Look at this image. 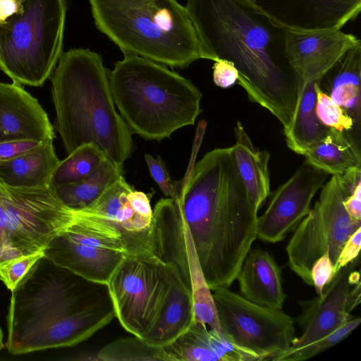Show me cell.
<instances>
[{
  "mask_svg": "<svg viewBox=\"0 0 361 361\" xmlns=\"http://www.w3.org/2000/svg\"><path fill=\"white\" fill-rule=\"evenodd\" d=\"M185 7L207 59L233 62L249 99L287 128L302 82L285 56L280 30L241 0H187Z\"/></svg>",
  "mask_w": 361,
  "mask_h": 361,
  "instance_id": "obj_1",
  "label": "cell"
},
{
  "mask_svg": "<svg viewBox=\"0 0 361 361\" xmlns=\"http://www.w3.org/2000/svg\"><path fill=\"white\" fill-rule=\"evenodd\" d=\"M176 187L209 289L229 288L257 238L258 217L231 147L206 153Z\"/></svg>",
  "mask_w": 361,
  "mask_h": 361,
  "instance_id": "obj_2",
  "label": "cell"
},
{
  "mask_svg": "<svg viewBox=\"0 0 361 361\" xmlns=\"http://www.w3.org/2000/svg\"><path fill=\"white\" fill-rule=\"evenodd\" d=\"M115 317L107 285L40 257L11 291L6 348L13 355L69 347Z\"/></svg>",
  "mask_w": 361,
  "mask_h": 361,
  "instance_id": "obj_3",
  "label": "cell"
},
{
  "mask_svg": "<svg viewBox=\"0 0 361 361\" xmlns=\"http://www.w3.org/2000/svg\"><path fill=\"white\" fill-rule=\"evenodd\" d=\"M108 71L88 49L62 53L52 75L56 130L67 154L85 144L97 146L123 166L131 153V131L116 111Z\"/></svg>",
  "mask_w": 361,
  "mask_h": 361,
  "instance_id": "obj_4",
  "label": "cell"
},
{
  "mask_svg": "<svg viewBox=\"0 0 361 361\" xmlns=\"http://www.w3.org/2000/svg\"><path fill=\"white\" fill-rule=\"evenodd\" d=\"M119 114L133 133L160 141L194 125L202 97L188 78L148 59L124 54L108 71Z\"/></svg>",
  "mask_w": 361,
  "mask_h": 361,
  "instance_id": "obj_5",
  "label": "cell"
},
{
  "mask_svg": "<svg viewBox=\"0 0 361 361\" xmlns=\"http://www.w3.org/2000/svg\"><path fill=\"white\" fill-rule=\"evenodd\" d=\"M97 27L123 54L173 68L207 59L185 6L176 0H89Z\"/></svg>",
  "mask_w": 361,
  "mask_h": 361,
  "instance_id": "obj_6",
  "label": "cell"
},
{
  "mask_svg": "<svg viewBox=\"0 0 361 361\" xmlns=\"http://www.w3.org/2000/svg\"><path fill=\"white\" fill-rule=\"evenodd\" d=\"M66 0H20L0 23V69L13 82L41 87L62 54Z\"/></svg>",
  "mask_w": 361,
  "mask_h": 361,
  "instance_id": "obj_7",
  "label": "cell"
},
{
  "mask_svg": "<svg viewBox=\"0 0 361 361\" xmlns=\"http://www.w3.org/2000/svg\"><path fill=\"white\" fill-rule=\"evenodd\" d=\"M48 186L22 188L0 180V264L44 252L50 240L75 220Z\"/></svg>",
  "mask_w": 361,
  "mask_h": 361,
  "instance_id": "obj_8",
  "label": "cell"
},
{
  "mask_svg": "<svg viewBox=\"0 0 361 361\" xmlns=\"http://www.w3.org/2000/svg\"><path fill=\"white\" fill-rule=\"evenodd\" d=\"M172 284L170 265L126 255L106 283L115 317L126 331L145 338L161 317Z\"/></svg>",
  "mask_w": 361,
  "mask_h": 361,
  "instance_id": "obj_9",
  "label": "cell"
},
{
  "mask_svg": "<svg viewBox=\"0 0 361 361\" xmlns=\"http://www.w3.org/2000/svg\"><path fill=\"white\" fill-rule=\"evenodd\" d=\"M318 200L300 222L286 247L290 269L309 286H313L311 269L314 262L329 251L334 265L350 235L361 221L347 213L345 194L338 176L323 185Z\"/></svg>",
  "mask_w": 361,
  "mask_h": 361,
  "instance_id": "obj_10",
  "label": "cell"
},
{
  "mask_svg": "<svg viewBox=\"0 0 361 361\" xmlns=\"http://www.w3.org/2000/svg\"><path fill=\"white\" fill-rule=\"evenodd\" d=\"M221 333L235 345L271 361L295 338L293 318L282 310L255 304L228 288L211 290Z\"/></svg>",
  "mask_w": 361,
  "mask_h": 361,
  "instance_id": "obj_11",
  "label": "cell"
},
{
  "mask_svg": "<svg viewBox=\"0 0 361 361\" xmlns=\"http://www.w3.org/2000/svg\"><path fill=\"white\" fill-rule=\"evenodd\" d=\"M155 256L170 265L192 291L195 319L221 332L211 290L177 196L161 199L152 221Z\"/></svg>",
  "mask_w": 361,
  "mask_h": 361,
  "instance_id": "obj_12",
  "label": "cell"
},
{
  "mask_svg": "<svg viewBox=\"0 0 361 361\" xmlns=\"http://www.w3.org/2000/svg\"><path fill=\"white\" fill-rule=\"evenodd\" d=\"M77 212L118 231L125 244L126 255L157 258L152 235L153 211L149 197L135 190L123 175L95 202Z\"/></svg>",
  "mask_w": 361,
  "mask_h": 361,
  "instance_id": "obj_13",
  "label": "cell"
},
{
  "mask_svg": "<svg viewBox=\"0 0 361 361\" xmlns=\"http://www.w3.org/2000/svg\"><path fill=\"white\" fill-rule=\"evenodd\" d=\"M264 18L280 30L285 56L302 85L320 80L348 49L361 44L341 29H305Z\"/></svg>",
  "mask_w": 361,
  "mask_h": 361,
  "instance_id": "obj_14",
  "label": "cell"
},
{
  "mask_svg": "<svg viewBox=\"0 0 361 361\" xmlns=\"http://www.w3.org/2000/svg\"><path fill=\"white\" fill-rule=\"evenodd\" d=\"M329 174L305 159L294 174L273 192L265 212L257 217V238L283 240L310 213L311 202Z\"/></svg>",
  "mask_w": 361,
  "mask_h": 361,
  "instance_id": "obj_15",
  "label": "cell"
},
{
  "mask_svg": "<svg viewBox=\"0 0 361 361\" xmlns=\"http://www.w3.org/2000/svg\"><path fill=\"white\" fill-rule=\"evenodd\" d=\"M357 258L339 269L327 284L321 295L300 300L302 313L298 322L302 330L300 337L294 339L288 350L302 348L333 332L353 317L346 310L347 298L350 287L360 281L355 270Z\"/></svg>",
  "mask_w": 361,
  "mask_h": 361,
  "instance_id": "obj_16",
  "label": "cell"
},
{
  "mask_svg": "<svg viewBox=\"0 0 361 361\" xmlns=\"http://www.w3.org/2000/svg\"><path fill=\"white\" fill-rule=\"evenodd\" d=\"M254 11L283 25L341 29L361 10V0H242Z\"/></svg>",
  "mask_w": 361,
  "mask_h": 361,
  "instance_id": "obj_17",
  "label": "cell"
},
{
  "mask_svg": "<svg viewBox=\"0 0 361 361\" xmlns=\"http://www.w3.org/2000/svg\"><path fill=\"white\" fill-rule=\"evenodd\" d=\"M54 138L47 112L23 85L0 82V141Z\"/></svg>",
  "mask_w": 361,
  "mask_h": 361,
  "instance_id": "obj_18",
  "label": "cell"
},
{
  "mask_svg": "<svg viewBox=\"0 0 361 361\" xmlns=\"http://www.w3.org/2000/svg\"><path fill=\"white\" fill-rule=\"evenodd\" d=\"M169 361H259L255 354L235 345L228 336L194 319L190 326L163 346Z\"/></svg>",
  "mask_w": 361,
  "mask_h": 361,
  "instance_id": "obj_19",
  "label": "cell"
},
{
  "mask_svg": "<svg viewBox=\"0 0 361 361\" xmlns=\"http://www.w3.org/2000/svg\"><path fill=\"white\" fill-rule=\"evenodd\" d=\"M44 255L57 265L87 280L105 284L126 256L122 252L73 241L62 231L48 243Z\"/></svg>",
  "mask_w": 361,
  "mask_h": 361,
  "instance_id": "obj_20",
  "label": "cell"
},
{
  "mask_svg": "<svg viewBox=\"0 0 361 361\" xmlns=\"http://www.w3.org/2000/svg\"><path fill=\"white\" fill-rule=\"evenodd\" d=\"M240 295L255 304L282 310L286 295L281 271L271 255L260 248L245 257L236 279Z\"/></svg>",
  "mask_w": 361,
  "mask_h": 361,
  "instance_id": "obj_21",
  "label": "cell"
},
{
  "mask_svg": "<svg viewBox=\"0 0 361 361\" xmlns=\"http://www.w3.org/2000/svg\"><path fill=\"white\" fill-rule=\"evenodd\" d=\"M361 44L348 49L323 75L319 88L341 106L360 130Z\"/></svg>",
  "mask_w": 361,
  "mask_h": 361,
  "instance_id": "obj_22",
  "label": "cell"
},
{
  "mask_svg": "<svg viewBox=\"0 0 361 361\" xmlns=\"http://www.w3.org/2000/svg\"><path fill=\"white\" fill-rule=\"evenodd\" d=\"M234 133L235 142L231 147V155L248 197L258 211L271 193L270 154L253 145L241 122L237 121Z\"/></svg>",
  "mask_w": 361,
  "mask_h": 361,
  "instance_id": "obj_23",
  "label": "cell"
},
{
  "mask_svg": "<svg viewBox=\"0 0 361 361\" xmlns=\"http://www.w3.org/2000/svg\"><path fill=\"white\" fill-rule=\"evenodd\" d=\"M59 161L53 140H46L11 159L0 161V180L14 188L48 186Z\"/></svg>",
  "mask_w": 361,
  "mask_h": 361,
  "instance_id": "obj_24",
  "label": "cell"
},
{
  "mask_svg": "<svg viewBox=\"0 0 361 361\" xmlns=\"http://www.w3.org/2000/svg\"><path fill=\"white\" fill-rule=\"evenodd\" d=\"M319 82L316 80L302 85L290 123L283 129L287 146L300 155L325 138L331 130L317 116L316 87Z\"/></svg>",
  "mask_w": 361,
  "mask_h": 361,
  "instance_id": "obj_25",
  "label": "cell"
},
{
  "mask_svg": "<svg viewBox=\"0 0 361 361\" xmlns=\"http://www.w3.org/2000/svg\"><path fill=\"white\" fill-rule=\"evenodd\" d=\"M173 269V284L158 322L143 338L152 345L163 347L187 330L195 319L192 291Z\"/></svg>",
  "mask_w": 361,
  "mask_h": 361,
  "instance_id": "obj_26",
  "label": "cell"
},
{
  "mask_svg": "<svg viewBox=\"0 0 361 361\" xmlns=\"http://www.w3.org/2000/svg\"><path fill=\"white\" fill-rule=\"evenodd\" d=\"M302 155L310 164L332 176L361 167L360 142L349 134L332 128L325 138L307 148Z\"/></svg>",
  "mask_w": 361,
  "mask_h": 361,
  "instance_id": "obj_27",
  "label": "cell"
},
{
  "mask_svg": "<svg viewBox=\"0 0 361 361\" xmlns=\"http://www.w3.org/2000/svg\"><path fill=\"white\" fill-rule=\"evenodd\" d=\"M123 175V166L114 164L107 158L85 179L52 189L57 198L68 208L77 212L95 202Z\"/></svg>",
  "mask_w": 361,
  "mask_h": 361,
  "instance_id": "obj_28",
  "label": "cell"
},
{
  "mask_svg": "<svg viewBox=\"0 0 361 361\" xmlns=\"http://www.w3.org/2000/svg\"><path fill=\"white\" fill-rule=\"evenodd\" d=\"M103 152L95 145H83L60 161L50 178L49 187L79 182L92 174L105 159Z\"/></svg>",
  "mask_w": 361,
  "mask_h": 361,
  "instance_id": "obj_29",
  "label": "cell"
},
{
  "mask_svg": "<svg viewBox=\"0 0 361 361\" xmlns=\"http://www.w3.org/2000/svg\"><path fill=\"white\" fill-rule=\"evenodd\" d=\"M101 361H169L163 347L154 346L137 336L118 338L96 355Z\"/></svg>",
  "mask_w": 361,
  "mask_h": 361,
  "instance_id": "obj_30",
  "label": "cell"
},
{
  "mask_svg": "<svg viewBox=\"0 0 361 361\" xmlns=\"http://www.w3.org/2000/svg\"><path fill=\"white\" fill-rule=\"evenodd\" d=\"M360 322V317H353L327 336L302 348L287 350L271 361H301L311 358L339 343L357 328Z\"/></svg>",
  "mask_w": 361,
  "mask_h": 361,
  "instance_id": "obj_31",
  "label": "cell"
},
{
  "mask_svg": "<svg viewBox=\"0 0 361 361\" xmlns=\"http://www.w3.org/2000/svg\"><path fill=\"white\" fill-rule=\"evenodd\" d=\"M316 92V113L322 123L327 128L346 133L360 142V130L356 128L352 118L319 88V84Z\"/></svg>",
  "mask_w": 361,
  "mask_h": 361,
  "instance_id": "obj_32",
  "label": "cell"
},
{
  "mask_svg": "<svg viewBox=\"0 0 361 361\" xmlns=\"http://www.w3.org/2000/svg\"><path fill=\"white\" fill-rule=\"evenodd\" d=\"M44 252L23 255L0 264V280L12 291Z\"/></svg>",
  "mask_w": 361,
  "mask_h": 361,
  "instance_id": "obj_33",
  "label": "cell"
},
{
  "mask_svg": "<svg viewBox=\"0 0 361 361\" xmlns=\"http://www.w3.org/2000/svg\"><path fill=\"white\" fill-rule=\"evenodd\" d=\"M145 159L152 178L163 194L166 197H176L177 195L176 185H173L161 159L159 157L155 159L148 154L145 155Z\"/></svg>",
  "mask_w": 361,
  "mask_h": 361,
  "instance_id": "obj_34",
  "label": "cell"
},
{
  "mask_svg": "<svg viewBox=\"0 0 361 361\" xmlns=\"http://www.w3.org/2000/svg\"><path fill=\"white\" fill-rule=\"evenodd\" d=\"M335 274L334 265L329 251H326L314 262L311 269L313 286L318 295H322L324 287L330 283Z\"/></svg>",
  "mask_w": 361,
  "mask_h": 361,
  "instance_id": "obj_35",
  "label": "cell"
},
{
  "mask_svg": "<svg viewBox=\"0 0 361 361\" xmlns=\"http://www.w3.org/2000/svg\"><path fill=\"white\" fill-rule=\"evenodd\" d=\"M238 78V71L233 62L226 59L214 61L213 80L216 86L228 88L237 82Z\"/></svg>",
  "mask_w": 361,
  "mask_h": 361,
  "instance_id": "obj_36",
  "label": "cell"
},
{
  "mask_svg": "<svg viewBox=\"0 0 361 361\" xmlns=\"http://www.w3.org/2000/svg\"><path fill=\"white\" fill-rule=\"evenodd\" d=\"M360 245L361 227L357 229L343 245L334 265L335 273L357 258Z\"/></svg>",
  "mask_w": 361,
  "mask_h": 361,
  "instance_id": "obj_37",
  "label": "cell"
},
{
  "mask_svg": "<svg viewBox=\"0 0 361 361\" xmlns=\"http://www.w3.org/2000/svg\"><path fill=\"white\" fill-rule=\"evenodd\" d=\"M41 142L30 140L0 141V161L11 159L38 146Z\"/></svg>",
  "mask_w": 361,
  "mask_h": 361,
  "instance_id": "obj_38",
  "label": "cell"
},
{
  "mask_svg": "<svg viewBox=\"0 0 361 361\" xmlns=\"http://www.w3.org/2000/svg\"><path fill=\"white\" fill-rule=\"evenodd\" d=\"M343 206L353 219L361 221V183L349 190L343 200Z\"/></svg>",
  "mask_w": 361,
  "mask_h": 361,
  "instance_id": "obj_39",
  "label": "cell"
},
{
  "mask_svg": "<svg viewBox=\"0 0 361 361\" xmlns=\"http://www.w3.org/2000/svg\"><path fill=\"white\" fill-rule=\"evenodd\" d=\"M20 7V0H0V23L16 14Z\"/></svg>",
  "mask_w": 361,
  "mask_h": 361,
  "instance_id": "obj_40",
  "label": "cell"
},
{
  "mask_svg": "<svg viewBox=\"0 0 361 361\" xmlns=\"http://www.w3.org/2000/svg\"><path fill=\"white\" fill-rule=\"evenodd\" d=\"M353 287L350 288L347 298V305L346 310L350 313V312L358 305L360 304V282L358 281L354 283Z\"/></svg>",
  "mask_w": 361,
  "mask_h": 361,
  "instance_id": "obj_41",
  "label": "cell"
},
{
  "mask_svg": "<svg viewBox=\"0 0 361 361\" xmlns=\"http://www.w3.org/2000/svg\"><path fill=\"white\" fill-rule=\"evenodd\" d=\"M3 338H4L3 332H2V330H1V329L0 327V351L2 350V348L4 346Z\"/></svg>",
  "mask_w": 361,
  "mask_h": 361,
  "instance_id": "obj_42",
  "label": "cell"
}]
</instances>
